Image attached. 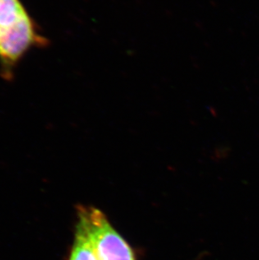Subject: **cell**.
<instances>
[{
    "label": "cell",
    "mask_w": 259,
    "mask_h": 260,
    "mask_svg": "<svg viewBox=\"0 0 259 260\" xmlns=\"http://www.w3.org/2000/svg\"><path fill=\"white\" fill-rule=\"evenodd\" d=\"M46 42L20 0H0V64L6 79L30 48Z\"/></svg>",
    "instance_id": "obj_1"
},
{
    "label": "cell",
    "mask_w": 259,
    "mask_h": 260,
    "mask_svg": "<svg viewBox=\"0 0 259 260\" xmlns=\"http://www.w3.org/2000/svg\"><path fill=\"white\" fill-rule=\"evenodd\" d=\"M78 219L84 224L99 260H136L129 243L99 209L78 207Z\"/></svg>",
    "instance_id": "obj_2"
},
{
    "label": "cell",
    "mask_w": 259,
    "mask_h": 260,
    "mask_svg": "<svg viewBox=\"0 0 259 260\" xmlns=\"http://www.w3.org/2000/svg\"><path fill=\"white\" fill-rule=\"evenodd\" d=\"M69 260H99L83 221L78 219Z\"/></svg>",
    "instance_id": "obj_3"
}]
</instances>
